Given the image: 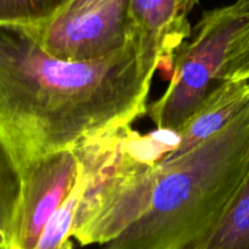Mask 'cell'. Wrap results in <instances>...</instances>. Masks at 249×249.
Masks as SVG:
<instances>
[{
    "label": "cell",
    "instance_id": "cell-4",
    "mask_svg": "<svg viewBox=\"0 0 249 249\" xmlns=\"http://www.w3.org/2000/svg\"><path fill=\"white\" fill-rule=\"evenodd\" d=\"M248 21L249 0L204 12L191 39L175 53L167 90L148 105L147 114L158 131H179L220 84L231 45Z\"/></svg>",
    "mask_w": 249,
    "mask_h": 249
},
{
    "label": "cell",
    "instance_id": "cell-5",
    "mask_svg": "<svg viewBox=\"0 0 249 249\" xmlns=\"http://www.w3.org/2000/svg\"><path fill=\"white\" fill-rule=\"evenodd\" d=\"M77 177L78 157L71 150L44 158L17 180L1 225L5 249H34Z\"/></svg>",
    "mask_w": 249,
    "mask_h": 249
},
{
    "label": "cell",
    "instance_id": "cell-14",
    "mask_svg": "<svg viewBox=\"0 0 249 249\" xmlns=\"http://www.w3.org/2000/svg\"><path fill=\"white\" fill-rule=\"evenodd\" d=\"M0 249H5L4 247H1V246H0Z\"/></svg>",
    "mask_w": 249,
    "mask_h": 249
},
{
    "label": "cell",
    "instance_id": "cell-6",
    "mask_svg": "<svg viewBox=\"0 0 249 249\" xmlns=\"http://www.w3.org/2000/svg\"><path fill=\"white\" fill-rule=\"evenodd\" d=\"M130 0H106L75 14H60L34 32L44 50L67 62H90L118 53L130 43Z\"/></svg>",
    "mask_w": 249,
    "mask_h": 249
},
{
    "label": "cell",
    "instance_id": "cell-1",
    "mask_svg": "<svg viewBox=\"0 0 249 249\" xmlns=\"http://www.w3.org/2000/svg\"><path fill=\"white\" fill-rule=\"evenodd\" d=\"M151 84L133 40L102 60L67 62L32 26L0 23V156L17 181L44 158L131 126L147 114Z\"/></svg>",
    "mask_w": 249,
    "mask_h": 249
},
{
    "label": "cell",
    "instance_id": "cell-2",
    "mask_svg": "<svg viewBox=\"0 0 249 249\" xmlns=\"http://www.w3.org/2000/svg\"><path fill=\"white\" fill-rule=\"evenodd\" d=\"M157 168L143 215L100 249L198 248L249 175V104L194 150Z\"/></svg>",
    "mask_w": 249,
    "mask_h": 249
},
{
    "label": "cell",
    "instance_id": "cell-13",
    "mask_svg": "<svg viewBox=\"0 0 249 249\" xmlns=\"http://www.w3.org/2000/svg\"><path fill=\"white\" fill-rule=\"evenodd\" d=\"M106 0H71L61 14H75L97 6Z\"/></svg>",
    "mask_w": 249,
    "mask_h": 249
},
{
    "label": "cell",
    "instance_id": "cell-9",
    "mask_svg": "<svg viewBox=\"0 0 249 249\" xmlns=\"http://www.w3.org/2000/svg\"><path fill=\"white\" fill-rule=\"evenodd\" d=\"M197 249H249V175L220 223Z\"/></svg>",
    "mask_w": 249,
    "mask_h": 249
},
{
    "label": "cell",
    "instance_id": "cell-3",
    "mask_svg": "<svg viewBox=\"0 0 249 249\" xmlns=\"http://www.w3.org/2000/svg\"><path fill=\"white\" fill-rule=\"evenodd\" d=\"M153 146L155 136L129 126L75 148L87 179L73 226L80 246L106 245L143 215L158 175Z\"/></svg>",
    "mask_w": 249,
    "mask_h": 249
},
{
    "label": "cell",
    "instance_id": "cell-11",
    "mask_svg": "<svg viewBox=\"0 0 249 249\" xmlns=\"http://www.w3.org/2000/svg\"><path fill=\"white\" fill-rule=\"evenodd\" d=\"M71 0H0V23L43 26L65 10Z\"/></svg>",
    "mask_w": 249,
    "mask_h": 249
},
{
    "label": "cell",
    "instance_id": "cell-10",
    "mask_svg": "<svg viewBox=\"0 0 249 249\" xmlns=\"http://www.w3.org/2000/svg\"><path fill=\"white\" fill-rule=\"evenodd\" d=\"M85 184L87 179L84 170L78 160V177L74 187L62 206L48 221L34 249H73V226L78 207L84 194Z\"/></svg>",
    "mask_w": 249,
    "mask_h": 249
},
{
    "label": "cell",
    "instance_id": "cell-8",
    "mask_svg": "<svg viewBox=\"0 0 249 249\" xmlns=\"http://www.w3.org/2000/svg\"><path fill=\"white\" fill-rule=\"evenodd\" d=\"M249 104V80L223 82L209 94L196 113L174 133V146L157 163L182 157L224 128Z\"/></svg>",
    "mask_w": 249,
    "mask_h": 249
},
{
    "label": "cell",
    "instance_id": "cell-7",
    "mask_svg": "<svg viewBox=\"0 0 249 249\" xmlns=\"http://www.w3.org/2000/svg\"><path fill=\"white\" fill-rule=\"evenodd\" d=\"M198 0H130L128 22L143 75L153 79L192 34L190 12Z\"/></svg>",
    "mask_w": 249,
    "mask_h": 249
},
{
    "label": "cell",
    "instance_id": "cell-12",
    "mask_svg": "<svg viewBox=\"0 0 249 249\" xmlns=\"http://www.w3.org/2000/svg\"><path fill=\"white\" fill-rule=\"evenodd\" d=\"M219 80L220 83L249 80V21L231 45Z\"/></svg>",
    "mask_w": 249,
    "mask_h": 249
}]
</instances>
